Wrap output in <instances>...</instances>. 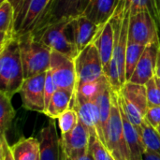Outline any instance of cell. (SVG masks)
Wrapping results in <instances>:
<instances>
[{
  "label": "cell",
  "instance_id": "6da1fadb",
  "mask_svg": "<svg viewBox=\"0 0 160 160\" xmlns=\"http://www.w3.org/2000/svg\"><path fill=\"white\" fill-rule=\"evenodd\" d=\"M114 31V52L106 78L111 87L119 92L127 82L125 58L128 41L130 7L128 0H117L115 9L111 18Z\"/></svg>",
  "mask_w": 160,
  "mask_h": 160
},
{
  "label": "cell",
  "instance_id": "7a4b0ae2",
  "mask_svg": "<svg viewBox=\"0 0 160 160\" xmlns=\"http://www.w3.org/2000/svg\"><path fill=\"white\" fill-rule=\"evenodd\" d=\"M24 81L18 38L0 46V91L12 97L19 93Z\"/></svg>",
  "mask_w": 160,
  "mask_h": 160
},
{
  "label": "cell",
  "instance_id": "3957f363",
  "mask_svg": "<svg viewBox=\"0 0 160 160\" xmlns=\"http://www.w3.org/2000/svg\"><path fill=\"white\" fill-rule=\"evenodd\" d=\"M24 79L45 73L50 69L52 49L34 38L31 33L18 37Z\"/></svg>",
  "mask_w": 160,
  "mask_h": 160
},
{
  "label": "cell",
  "instance_id": "277c9868",
  "mask_svg": "<svg viewBox=\"0 0 160 160\" xmlns=\"http://www.w3.org/2000/svg\"><path fill=\"white\" fill-rule=\"evenodd\" d=\"M112 100L111 116L105 128V146L114 160H131L119 109L118 92L113 89Z\"/></svg>",
  "mask_w": 160,
  "mask_h": 160
},
{
  "label": "cell",
  "instance_id": "5b68a950",
  "mask_svg": "<svg viewBox=\"0 0 160 160\" xmlns=\"http://www.w3.org/2000/svg\"><path fill=\"white\" fill-rule=\"evenodd\" d=\"M90 0H50L30 33L36 34L49 25L63 21H72L82 15Z\"/></svg>",
  "mask_w": 160,
  "mask_h": 160
},
{
  "label": "cell",
  "instance_id": "8992f818",
  "mask_svg": "<svg viewBox=\"0 0 160 160\" xmlns=\"http://www.w3.org/2000/svg\"><path fill=\"white\" fill-rule=\"evenodd\" d=\"M118 98L130 122L141 131L146 112L149 108L146 86L127 82L118 92Z\"/></svg>",
  "mask_w": 160,
  "mask_h": 160
},
{
  "label": "cell",
  "instance_id": "52a82bcc",
  "mask_svg": "<svg viewBox=\"0 0 160 160\" xmlns=\"http://www.w3.org/2000/svg\"><path fill=\"white\" fill-rule=\"evenodd\" d=\"M71 21H63L47 26L41 31L32 34L34 38L43 42L52 51L61 52L72 59L78 55L77 49L68 35V26ZM30 33V32H29Z\"/></svg>",
  "mask_w": 160,
  "mask_h": 160
},
{
  "label": "cell",
  "instance_id": "ba28073f",
  "mask_svg": "<svg viewBox=\"0 0 160 160\" xmlns=\"http://www.w3.org/2000/svg\"><path fill=\"white\" fill-rule=\"evenodd\" d=\"M74 62L77 75V85L97 81L104 76L101 58L94 42L90 43L81 51L75 57Z\"/></svg>",
  "mask_w": 160,
  "mask_h": 160
},
{
  "label": "cell",
  "instance_id": "9c48e42d",
  "mask_svg": "<svg viewBox=\"0 0 160 160\" xmlns=\"http://www.w3.org/2000/svg\"><path fill=\"white\" fill-rule=\"evenodd\" d=\"M49 71L58 89L68 90L74 94L77 85L74 59L56 51H52Z\"/></svg>",
  "mask_w": 160,
  "mask_h": 160
},
{
  "label": "cell",
  "instance_id": "30bf717a",
  "mask_svg": "<svg viewBox=\"0 0 160 160\" xmlns=\"http://www.w3.org/2000/svg\"><path fill=\"white\" fill-rule=\"evenodd\" d=\"M128 40L142 45L158 43V33L156 22L148 11L130 15Z\"/></svg>",
  "mask_w": 160,
  "mask_h": 160
},
{
  "label": "cell",
  "instance_id": "8fae6325",
  "mask_svg": "<svg viewBox=\"0 0 160 160\" xmlns=\"http://www.w3.org/2000/svg\"><path fill=\"white\" fill-rule=\"evenodd\" d=\"M46 75L47 72L24 79L19 92L24 109L40 113L45 112L44 85Z\"/></svg>",
  "mask_w": 160,
  "mask_h": 160
},
{
  "label": "cell",
  "instance_id": "7c38bea8",
  "mask_svg": "<svg viewBox=\"0 0 160 160\" xmlns=\"http://www.w3.org/2000/svg\"><path fill=\"white\" fill-rule=\"evenodd\" d=\"M71 108L77 111L80 122L87 128L90 136L98 137L105 145V137L100 124V112L97 100L75 99L72 101Z\"/></svg>",
  "mask_w": 160,
  "mask_h": 160
},
{
  "label": "cell",
  "instance_id": "4fadbf2b",
  "mask_svg": "<svg viewBox=\"0 0 160 160\" xmlns=\"http://www.w3.org/2000/svg\"><path fill=\"white\" fill-rule=\"evenodd\" d=\"M100 26L83 15L73 19L68 26V35L75 45L78 53L95 39Z\"/></svg>",
  "mask_w": 160,
  "mask_h": 160
},
{
  "label": "cell",
  "instance_id": "5bb4252c",
  "mask_svg": "<svg viewBox=\"0 0 160 160\" xmlns=\"http://www.w3.org/2000/svg\"><path fill=\"white\" fill-rule=\"evenodd\" d=\"M90 133L80 120L73 130L60 137V144L71 159L88 153Z\"/></svg>",
  "mask_w": 160,
  "mask_h": 160
},
{
  "label": "cell",
  "instance_id": "9a60e30c",
  "mask_svg": "<svg viewBox=\"0 0 160 160\" xmlns=\"http://www.w3.org/2000/svg\"><path fill=\"white\" fill-rule=\"evenodd\" d=\"M160 46L158 43L147 45L128 82L145 85L156 76L157 61Z\"/></svg>",
  "mask_w": 160,
  "mask_h": 160
},
{
  "label": "cell",
  "instance_id": "2e32d148",
  "mask_svg": "<svg viewBox=\"0 0 160 160\" xmlns=\"http://www.w3.org/2000/svg\"><path fill=\"white\" fill-rule=\"evenodd\" d=\"M38 139L40 147L39 160H60V138L52 119L40 129Z\"/></svg>",
  "mask_w": 160,
  "mask_h": 160
},
{
  "label": "cell",
  "instance_id": "e0dca14e",
  "mask_svg": "<svg viewBox=\"0 0 160 160\" xmlns=\"http://www.w3.org/2000/svg\"><path fill=\"white\" fill-rule=\"evenodd\" d=\"M93 42L98 50L103 66L104 75H106L114 52V31L111 21L99 28Z\"/></svg>",
  "mask_w": 160,
  "mask_h": 160
},
{
  "label": "cell",
  "instance_id": "ac0fdd59",
  "mask_svg": "<svg viewBox=\"0 0 160 160\" xmlns=\"http://www.w3.org/2000/svg\"><path fill=\"white\" fill-rule=\"evenodd\" d=\"M119 99V98H118ZM119 109L122 116L124 132L126 136V140L129 148L131 160H142L143 155L145 153V146L143 143L142 136L141 131L130 122L128 115L124 112L120 102H119Z\"/></svg>",
  "mask_w": 160,
  "mask_h": 160
},
{
  "label": "cell",
  "instance_id": "d6986e66",
  "mask_svg": "<svg viewBox=\"0 0 160 160\" xmlns=\"http://www.w3.org/2000/svg\"><path fill=\"white\" fill-rule=\"evenodd\" d=\"M117 0H90L82 15L98 26L107 23L115 9Z\"/></svg>",
  "mask_w": 160,
  "mask_h": 160
},
{
  "label": "cell",
  "instance_id": "ffe728a7",
  "mask_svg": "<svg viewBox=\"0 0 160 160\" xmlns=\"http://www.w3.org/2000/svg\"><path fill=\"white\" fill-rule=\"evenodd\" d=\"M0 46L16 38L14 8L8 0L0 3Z\"/></svg>",
  "mask_w": 160,
  "mask_h": 160
},
{
  "label": "cell",
  "instance_id": "44dd1931",
  "mask_svg": "<svg viewBox=\"0 0 160 160\" xmlns=\"http://www.w3.org/2000/svg\"><path fill=\"white\" fill-rule=\"evenodd\" d=\"M15 160H38L40 156L39 141L38 138H22L11 146Z\"/></svg>",
  "mask_w": 160,
  "mask_h": 160
},
{
  "label": "cell",
  "instance_id": "7402d4cb",
  "mask_svg": "<svg viewBox=\"0 0 160 160\" xmlns=\"http://www.w3.org/2000/svg\"><path fill=\"white\" fill-rule=\"evenodd\" d=\"M74 94L64 89H57L52 96L50 103L44 112L50 119H57L63 112L71 108Z\"/></svg>",
  "mask_w": 160,
  "mask_h": 160
},
{
  "label": "cell",
  "instance_id": "603a6c76",
  "mask_svg": "<svg viewBox=\"0 0 160 160\" xmlns=\"http://www.w3.org/2000/svg\"><path fill=\"white\" fill-rule=\"evenodd\" d=\"M49 2L50 0H31L23 16L21 26L16 33V38L32 31Z\"/></svg>",
  "mask_w": 160,
  "mask_h": 160
},
{
  "label": "cell",
  "instance_id": "cb8c5ba5",
  "mask_svg": "<svg viewBox=\"0 0 160 160\" xmlns=\"http://www.w3.org/2000/svg\"><path fill=\"white\" fill-rule=\"evenodd\" d=\"M109 85H110V83L105 75L97 81L79 84L76 86L74 96H73V100H75V99L96 100L98 98V96Z\"/></svg>",
  "mask_w": 160,
  "mask_h": 160
},
{
  "label": "cell",
  "instance_id": "d4e9b609",
  "mask_svg": "<svg viewBox=\"0 0 160 160\" xmlns=\"http://www.w3.org/2000/svg\"><path fill=\"white\" fill-rule=\"evenodd\" d=\"M146 46L139 44L132 41H128L126 58H125V68H126V79L128 82L137 67V64L142 55Z\"/></svg>",
  "mask_w": 160,
  "mask_h": 160
},
{
  "label": "cell",
  "instance_id": "484cf974",
  "mask_svg": "<svg viewBox=\"0 0 160 160\" xmlns=\"http://www.w3.org/2000/svg\"><path fill=\"white\" fill-rule=\"evenodd\" d=\"M16 112L11 104V98L0 91V136H5L9 129Z\"/></svg>",
  "mask_w": 160,
  "mask_h": 160
},
{
  "label": "cell",
  "instance_id": "4316f807",
  "mask_svg": "<svg viewBox=\"0 0 160 160\" xmlns=\"http://www.w3.org/2000/svg\"><path fill=\"white\" fill-rule=\"evenodd\" d=\"M142 136L145 151L152 152L160 157V133L145 120L142 126Z\"/></svg>",
  "mask_w": 160,
  "mask_h": 160
},
{
  "label": "cell",
  "instance_id": "83f0119b",
  "mask_svg": "<svg viewBox=\"0 0 160 160\" xmlns=\"http://www.w3.org/2000/svg\"><path fill=\"white\" fill-rule=\"evenodd\" d=\"M79 123V115L75 109L69 108L57 118L58 128L61 134H67L73 130Z\"/></svg>",
  "mask_w": 160,
  "mask_h": 160
},
{
  "label": "cell",
  "instance_id": "f1b7e54d",
  "mask_svg": "<svg viewBox=\"0 0 160 160\" xmlns=\"http://www.w3.org/2000/svg\"><path fill=\"white\" fill-rule=\"evenodd\" d=\"M89 152L94 160H114L106 146L96 136H90Z\"/></svg>",
  "mask_w": 160,
  "mask_h": 160
},
{
  "label": "cell",
  "instance_id": "f546056e",
  "mask_svg": "<svg viewBox=\"0 0 160 160\" xmlns=\"http://www.w3.org/2000/svg\"><path fill=\"white\" fill-rule=\"evenodd\" d=\"M130 7V15H134L141 11H148L156 22V7L155 0H128Z\"/></svg>",
  "mask_w": 160,
  "mask_h": 160
},
{
  "label": "cell",
  "instance_id": "4dcf8cb0",
  "mask_svg": "<svg viewBox=\"0 0 160 160\" xmlns=\"http://www.w3.org/2000/svg\"><path fill=\"white\" fill-rule=\"evenodd\" d=\"M5 0H1L3 2ZM14 8V19H15V31L19 30L21 23L22 22L23 16L25 14L26 9L31 2V0H8Z\"/></svg>",
  "mask_w": 160,
  "mask_h": 160
},
{
  "label": "cell",
  "instance_id": "1f68e13d",
  "mask_svg": "<svg viewBox=\"0 0 160 160\" xmlns=\"http://www.w3.org/2000/svg\"><path fill=\"white\" fill-rule=\"evenodd\" d=\"M146 94L148 107L160 106V86L158 85L156 76L151 79L146 84Z\"/></svg>",
  "mask_w": 160,
  "mask_h": 160
},
{
  "label": "cell",
  "instance_id": "d6a6232c",
  "mask_svg": "<svg viewBox=\"0 0 160 160\" xmlns=\"http://www.w3.org/2000/svg\"><path fill=\"white\" fill-rule=\"evenodd\" d=\"M57 86L52 79V76L51 72L48 70L45 80V85H44V97H45V111L50 103V100L52 99L54 93L57 91Z\"/></svg>",
  "mask_w": 160,
  "mask_h": 160
},
{
  "label": "cell",
  "instance_id": "836d02e7",
  "mask_svg": "<svg viewBox=\"0 0 160 160\" xmlns=\"http://www.w3.org/2000/svg\"><path fill=\"white\" fill-rule=\"evenodd\" d=\"M144 120L154 128L158 129L160 126V106L149 107L146 112Z\"/></svg>",
  "mask_w": 160,
  "mask_h": 160
},
{
  "label": "cell",
  "instance_id": "e575fe53",
  "mask_svg": "<svg viewBox=\"0 0 160 160\" xmlns=\"http://www.w3.org/2000/svg\"><path fill=\"white\" fill-rule=\"evenodd\" d=\"M0 160H15L12 155L11 146L8 145L5 136H0Z\"/></svg>",
  "mask_w": 160,
  "mask_h": 160
},
{
  "label": "cell",
  "instance_id": "d590c367",
  "mask_svg": "<svg viewBox=\"0 0 160 160\" xmlns=\"http://www.w3.org/2000/svg\"><path fill=\"white\" fill-rule=\"evenodd\" d=\"M155 7H156V24L158 28L160 46V0H155Z\"/></svg>",
  "mask_w": 160,
  "mask_h": 160
},
{
  "label": "cell",
  "instance_id": "8d00e7d4",
  "mask_svg": "<svg viewBox=\"0 0 160 160\" xmlns=\"http://www.w3.org/2000/svg\"><path fill=\"white\" fill-rule=\"evenodd\" d=\"M72 160H94V158H93L92 155L90 154V152H88V153H86L84 155H82L80 157H77L76 158H74V159Z\"/></svg>",
  "mask_w": 160,
  "mask_h": 160
},
{
  "label": "cell",
  "instance_id": "74e56055",
  "mask_svg": "<svg viewBox=\"0 0 160 160\" xmlns=\"http://www.w3.org/2000/svg\"><path fill=\"white\" fill-rule=\"evenodd\" d=\"M60 160H72L68 156V154L63 150L61 144H60Z\"/></svg>",
  "mask_w": 160,
  "mask_h": 160
},
{
  "label": "cell",
  "instance_id": "f35d334b",
  "mask_svg": "<svg viewBox=\"0 0 160 160\" xmlns=\"http://www.w3.org/2000/svg\"><path fill=\"white\" fill-rule=\"evenodd\" d=\"M156 77L160 78V49L158 55V61H157V68H156Z\"/></svg>",
  "mask_w": 160,
  "mask_h": 160
},
{
  "label": "cell",
  "instance_id": "ab89813d",
  "mask_svg": "<svg viewBox=\"0 0 160 160\" xmlns=\"http://www.w3.org/2000/svg\"><path fill=\"white\" fill-rule=\"evenodd\" d=\"M156 79H157V82H158V85L160 86V78H157V77H156Z\"/></svg>",
  "mask_w": 160,
  "mask_h": 160
},
{
  "label": "cell",
  "instance_id": "60d3db41",
  "mask_svg": "<svg viewBox=\"0 0 160 160\" xmlns=\"http://www.w3.org/2000/svg\"><path fill=\"white\" fill-rule=\"evenodd\" d=\"M158 132L160 133V128H158Z\"/></svg>",
  "mask_w": 160,
  "mask_h": 160
},
{
  "label": "cell",
  "instance_id": "b9f144b4",
  "mask_svg": "<svg viewBox=\"0 0 160 160\" xmlns=\"http://www.w3.org/2000/svg\"><path fill=\"white\" fill-rule=\"evenodd\" d=\"M158 128H160V126H159V127H158Z\"/></svg>",
  "mask_w": 160,
  "mask_h": 160
},
{
  "label": "cell",
  "instance_id": "7bdbcfd3",
  "mask_svg": "<svg viewBox=\"0 0 160 160\" xmlns=\"http://www.w3.org/2000/svg\"><path fill=\"white\" fill-rule=\"evenodd\" d=\"M38 160H39V159H38Z\"/></svg>",
  "mask_w": 160,
  "mask_h": 160
}]
</instances>
